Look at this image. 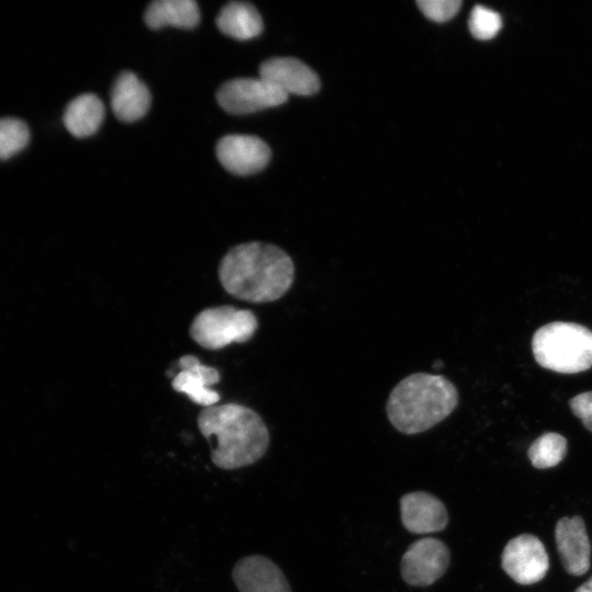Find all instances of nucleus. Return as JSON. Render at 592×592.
<instances>
[{
    "label": "nucleus",
    "instance_id": "1",
    "mask_svg": "<svg viewBox=\"0 0 592 592\" xmlns=\"http://www.w3.org/2000/svg\"><path fill=\"white\" fill-rule=\"evenodd\" d=\"M218 277L232 297L252 303H272L292 287L295 265L280 247L251 241L232 247L220 260Z\"/></svg>",
    "mask_w": 592,
    "mask_h": 592
},
{
    "label": "nucleus",
    "instance_id": "2",
    "mask_svg": "<svg viewBox=\"0 0 592 592\" xmlns=\"http://www.w3.org/2000/svg\"><path fill=\"white\" fill-rule=\"evenodd\" d=\"M197 425L206 439L215 440L210 458L221 469L251 465L267 451V426L249 407L230 402L204 408L197 415Z\"/></svg>",
    "mask_w": 592,
    "mask_h": 592
},
{
    "label": "nucleus",
    "instance_id": "3",
    "mask_svg": "<svg viewBox=\"0 0 592 592\" xmlns=\"http://www.w3.org/2000/svg\"><path fill=\"white\" fill-rule=\"evenodd\" d=\"M455 385L443 375L413 373L390 391L386 414L391 425L407 435L425 432L445 420L458 406Z\"/></svg>",
    "mask_w": 592,
    "mask_h": 592
},
{
    "label": "nucleus",
    "instance_id": "4",
    "mask_svg": "<svg viewBox=\"0 0 592 592\" xmlns=\"http://www.w3.org/2000/svg\"><path fill=\"white\" fill-rule=\"evenodd\" d=\"M535 360L543 367L573 374L592 366V331L573 322H550L533 335Z\"/></svg>",
    "mask_w": 592,
    "mask_h": 592
},
{
    "label": "nucleus",
    "instance_id": "5",
    "mask_svg": "<svg viewBox=\"0 0 592 592\" xmlns=\"http://www.w3.org/2000/svg\"><path fill=\"white\" fill-rule=\"evenodd\" d=\"M258 329L253 311L231 305L205 308L193 319L189 334L206 350H220L249 341Z\"/></svg>",
    "mask_w": 592,
    "mask_h": 592
},
{
    "label": "nucleus",
    "instance_id": "6",
    "mask_svg": "<svg viewBox=\"0 0 592 592\" xmlns=\"http://www.w3.org/2000/svg\"><path fill=\"white\" fill-rule=\"evenodd\" d=\"M219 105L231 114H249L281 105L288 95L262 78H236L217 91Z\"/></svg>",
    "mask_w": 592,
    "mask_h": 592
},
{
    "label": "nucleus",
    "instance_id": "7",
    "mask_svg": "<svg viewBox=\"0 0 592 592\" xmlns=\"http://www.w3.org/2000/svg\"><path fill=\"white\" fill-rule=\"evenodd\" d=\"M449 559V550L440 539H418L401 558V576L410 585H430L445 573Z\"/></svg>",
    "mask_w": 592,
    "mask_h": 592
},
{
    "label": "nucleus",
    "instance_id": "8",
    "mask_svg": "<svg viewBox=\"0 0 592 592\" xmlns=\"http://www.w3.org/2000/svg\"><path fill=\"white\" fill-rule=\"evenodd\" d=\"M503 570L520 584H533L547 573L549 560L543 543L534 535L512 538L501 557Z\"/></svg>",
    "mask_w": 592,
    "mask_h": 592
},
{
    "label": "nucleus",
    "instance_id": "9",
    "mask_svg": "<svg viewBox=\"0 0 592 592\" xmlns=\"http://www.w3.org/2000/svg\"><path fill=\"white\" fill-rule=\"evenodd\" d=\"M216 156L229 172L250 175L261 171L269 163L271 149L257 136L232 134L218 140Z\"/></svg>",
    "mask_w": 592,
    "mask_h": 592
},
{
    "label": "nucleus",
    "instance_id": "10",
    "mask_svg": "<svg viewBox=\"0 0 592 592\" xmlns=\"http://www.w3.org/2000/svg\"><path fill=\"white\" fill-rule=\"evenodd\" d=\"M260 78L287 95H311L320 88L317 73L305 62L293 57H274L260 66Z\"/></svg>",
    "mask_w": 592,
    "mask_h": 592
},
{
    "label": "nucleus",
    "instance_id": "11",
    "mask_svg": "<svg viewBox=\"0 0 592 592\" xmlns=\"http://www.w3.org/2000/svg\"><path fill=\"white\" fill-rule=\"evenodd\" d=\"M181 371L173 377L171 386L177 392L185 394L194 403L204 408L220 400L219 392L210 389L219 383L220 374L212 366L203 365L194 355L179 358Z\"/></svg>",
    "mask_w": 592,
    "mask_h": 592
},
{
    "label": "nucleus",
    "instance_id": "12",
    "mask_svg": "<svg viewBox=\"0 0 592 592\" xmlns=\"http://www.w3.org/2000/svg\"><path fill=\"white\" fill-rule=\"evenodd\" d=\"M557 549L567 572L581 576L590 568L591 547L580 516L562 517L555 528Z\"/></svg>",
    "mask_w": 592,
    "mask_h": 592
},
{
    "label": "nucleus",
    "instance_id": "13",
    "mask_svg": "<svg viewBox=\"0 0 592 592\" xmlns=\"http://www.w3.org/2000/svg\"><path fill=\"white\" fill-rule=\"evenodd\" d=\"M232 579L240 592H292L282 570L260 555L240 559L232 569Z\"/></svg>",
    "mask_w": 592,
    "mask_h": 592
},
{
    "label": "nucleus",
    "instance_id": "14",
    "mask_svg": "<svg viewBox=\"0 0 592 592\" xmlns=\"http://www.w3.org/2000/svg\"><path fill=\"white\" fill-rule=\"evenodd\" d=\"M400 511L403 526L415 534L443 531L448 522L445 505L436 497L423 491L402 496Z\"/></svg>",
    "mask_w": 592,
    "mask_h": 592
},
{
    "label": "nucleus",
    "instance_id": "15",
    "mask_svg": "<svg viewBox=\"0 0 592 592\" xmlns=\"http://www.w3.org/2000/svg\"><path fill=\"white\" fill-rule=\"evenodd\" d=\"M151 95L147 86L132 71H123L111 91V106L123 122L141 118L150 107Z\"/></svg>",
    "mask_w": 592,
    "mask_h": 592
},
{
    "label": "nucleus",
    "instance_id": "16",
    "mask_svg": "<svg viewBox=\"0 0 592 592\" xmlns=\"http://www.w3.org/2000/svg\"><path fill=\"white\" fill-rule=\"evenodd\" d=\"M105 115L103 102L98 95L83 93L66 106L62 121L68 132L79 138L94 134Z\"/></svg>",
    "mask_w": 592,
    "mask_h": 592
},
{
    "label": "nucleus",
    "instance_id": "17",
    "mask_svg": "<svg viewBox=\"0 0 592 592\" xmlns=\"http://www.w3.org/2000/svg\"><path fill=\"white\" fill-rule=\"evenodd\" d=\"M216 24L224 34L242 41L258 36L263 30L259 11L244 1H231L224 5Z\"/></svg>",
    "mask_w": 592,
    "mask_h": 592
},
{
    "label": "nucleus",
    "instance_id": "18",
    "mask_svg": "<svg viewBox=\"0 0 592 592\" xmlns=\"http://www.w3.org/2000/svg\"><path fill=\"white\" fill-rule=\"evenodd\" d=\"M144 19L153 30L166 25L192 29L200 22V9L194 0H156L147 7Z\"/></svg>",
    "mask_w": 592,
    "mask_h": 592
},
{
    "label": "nucleus",
    "instance_id": "19",
    "mask_svg": "<svg viewBox=\"0 0 592 592\" xmlns=\"http://www.w3.org/2000/svg\"><path fill=\"white\" fill-rule=\"evenodd\" d=\"M567 453L566 439L548 432L536 439L528 448V458L536 468H549L558 465Z\"/></svg>",
    "mask_w": 592,
    "mask_h": 592
},
{
    "label": "nucleus",
    "instance_id": "20",
    "mask_svg": "<svg viewBox=\"0 0 592 592\" xmlns=\"http://www.w3.org/2000/svg\"><path fill=\"white\" fill-rule=\"evenodd\" d=\"M31 138L25 122L15 117L0 118V160H5L23 150Z\"/></svg>",
    "mask_w": 592,
    "mask_h": 592
},
{
    "label": "nucleus",
    "instance_id": "21",
    "mask_svg": "<svg viewBox=\"0 0 592 592\" xmlns=\"http://www.w3.org/2000/svg\"><path fill=\"white\" fill-rule=\"evenodd\" d=\"M468 24L474 37L487 41L498 34L502 20L496 11L483 5H476L470 13Z\"/></svg>",
    "mask_w": 592,
    "mask_h": 592
},
{
    "label": "nucleus",
    "instance_id": "22",
    "mask_svg": "<svg viewBox=\"0 0 592 592\" xmlns=\"http://www.w3.org/2000/svg\"><path fill=\"white\" fill-rule=\"evenodd\" d=\"M421 12L432 21L445 22L454 18L462 5L459 0H419Z\"/></svg>",
    "mask_w": 592,
    "mask_h": 592
},
{
    "label": "nucleus",
    "instance_id": "23",
    "mask_svg": "<svg viewBox=\"0 0 592 592\" xmlns=\"http://www.w3.org/2000/svg\"><path fill=\"white\" fill-rule=\"evenodd\" d=\"M569 405L573 414L580 418L583 425L592 432V391L577 395Z\"/></svg>",
    "mask_w": 592,
    "mask_h": 592
},
{
    "label": "nucleus",
    "instance_id": "24",
    "mask_svg": "<svg viewBox=\"0 0 592 592\" xmlns=\"http://www.w3.org/2000/svg\"><path fill=\"white\" fill-rule=\"evenodd\" d=\"M574 592H592V577L582 585H580Z\"/></svg>",
    "mask_w": 592,
    "mask_h": 592
}]
</instances>
